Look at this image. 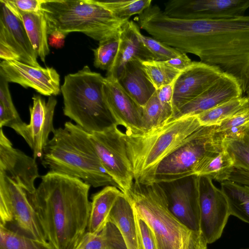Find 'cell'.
I'll use <instances>...</instances> for the list:
<instances>
[{
    "label": "cell",
    "instance_id": "6da1fadb",
    "mask_svg": "<svg viewBox=\"0 0 249 249\" xmlns=\"http://www.w3.org/2000/svg\"><path fill=\"white\" fill-rule=\"evenodd\" d=\"M151 32L157 40L198 56L242 84L249 68V15L192 19L170 17L160 11L154 18Z\"/></svg>",
    "mask_w": 249,
    "mask_h": 249
},
{
    "label": "cell",
    "instance_id": "7a4b0ae2",
    "mask_svg": "<svg viewBox=\"0 0 249 249\" xmlns=\"http://www.w3.org/2000/svg\"><path fill=\"white\" fill-rule=\"evenodd\" d=\"M33 194L26 193L47 242L53 249H75L87 230L90 185L50 171Z\"/></svg>",
    "mask_w": 249,
    "mask_h": 249
},
{
    "label": "cell",
    "instance_id": "3957f363",
    "mask_svg": "<svg viewBox=\"0 0 249 249\" xmlns=\"http://www.w3.org/2000/svg\"><path fill=\"white\" fill-rule=\"evenodd\" d=\"M46 145L42 165L50 171L79 178L93 187L118 186L103 166L87 132L68 121L55 129Z\"/></svg>",
    "mask_w": 249,
    "mask_h": 249
},
{
    "label": "cell",
    "instance_id": "277c9868",
    "mask_svg": "<svg viewBox=\"0 0 249 249\" xmlns=\"http://www.w3.org/2000/svg\"><path fill=\"white\" fill-rule=\"evenodd\" d=\"M124 193L135 214L152 231L158 249H207L208 243L201 232L187 228L169 210L161 184L134 180Z\"/></svg>",
    "mask_w": 249,
    "mask_h": 249
},
{
    "label": "cell",
    "instance_id": "5b68a950",
    "mask_svg": "<svg viewBox=\"0 0 249 249\" xmlns=\"http://www.w3.org/2000/svg\"><path fill=\"white\" fill-rule=\"evenodd\" d=\"M48 34L80 32L100 42L120 36L128 21L119 19L93 0H45Z\"/></svg>",
    "mask_w": 249,
    "mask_h": 249
},
{
    "label": "cell",
    "instance_id": "8992f818",
    "mask_svg": "<svg viewBox=\"0 0 249 249\" xmlns=\"http://www.w3.org/2000/svg\"><path fill=\"white\" fill-rule=\"evenodd\" d=\"M201 126L196 116H190L146 132L135 133L121 129L134 180L152 170Z\"/></svg>",
    "mask_w": 249,
    "mask_h": 249
},
{
    "label": "cell",
    "instance_id": "52a82bcc",
    "mask_svg": "<svg viewBox=\"0 0 249 249\" xmlns=\"http://www.w3.org/2000/svg\"><path fill=\"white\" fill-rule=\"evenodd\" d=\"M104 78L86 65L66 75L61 86L64 114L89 133L103 131L114 123L103 96Z\"/></svg>",
    "mask_w": 249,
    "mask_h": 249
},
{
    "label": "cell",
    "instance_id": "ba28073f",
    "mask_svg": "<svg viewBox=\"0 0 249 249\" xmlns=\"http://www.w3.org/2000/svg\"><path fill=\"white\" fill-rule=\"evenodd\" d=\"M224 148V142L215 136V125L201 126L152 170L136 180L162 183L193 176L204 157Z\"/></svg>",
    "mask_w": 249,
    "mask_h": 249
},
{
    "label": "cell",
    "instance_id": "9c48e42d",
    "mask_svg": "<svg viewBox=\"0 0 249 249\" xmlns=\"http://www.w3.org/2000/svg\"><path fill=\"white\" fill-rule=\"evenodd\" d=\"M0 225L30 238L47 242L26 192L2 174H0Z\"/></svg>",
    "mask_w": 249,
    "mask_h": 249
},
{
    "label": "cell",
    "instance_id": "30bf717a",
    "mask_svg": "<svg viewBox=\"0 0 249 249\" xmlns=\"http://www.w3.org/2000/svg\"><path fill=\"white\" fill-rule=\"evenodd\" d=\"M89 134L103 166L125 193L131 187L134 178L119 126L114 123L103 131Z\"/></svg>",
    "mask_w": 249,
    "mask_h": 249
},
{
    "label": "cell",
    "instance_id": "8fae6325",
    "mask_svg": "<svg viewBox=\"0 0 249 249\" xmlns=\"http://www.w3.org/2000/svg\"><path fill=\"white\" fill-rule=\"evenodd\" d=\"M200 215V231L208 244L220 238L231 215L227 198L206 176H196Z\"/></svg>",
    "mask_w": 249,
    "mask_h": 249
},
{
    "label": "cell",
    "instance_id": "7c38bea8",
    "mask_svg": "<svg viewBox=\"0 0 249 249\" xmlns=\"http://www.w3.org/2000/svg\"><path fill=\"white\" fill-rule=\"evenodd\" d=\"M248 9L249 0H170L162 11L177 18L215 19L243 16Z\"/></svg>",
    "mask_w": 249,
    "mask_h": 249
},
{
    "label": "cell",
    "instance_id": "4fadbf2b",
    "mask_svg": "<svg viewBox=\"0 0 249 249\" xmlns=\"http://www.w3.org/2000/svg\"><path fill=\"white\" fill-rule=\"evenodd\" d=\"M32 99L33 105L29 107V124L24 123L15 131L26 141L36 160L41 158L50 140L49 136L55 129L53 119L57 100L54 96H51L46 102L38 95H34Z\"/></svg>",
    "mask_w": 249,
    "mask_h": 249
},
{
    "label": "cell",
    "instance_id": "5bb4252c",
    "mask_svg": "<svg viewBox=\"0 0 249 249\" xmlns=\"http://www.w3.org/2000/svg\"><path fill=\"white\" fill-rule=\"evenodd\" d=\"M0 75L8 82L31 88L45 96H56L61 92L60 75L53 67H36L18 61L3 60Z\"/></svg>",
    "mask_w": 249,
    "mask_h": 249
},
{
    "label": "cell",
    "instance_id": "9a60e30c",
    "mask_svg": "<svg viewBox=\"0 0 249 249\" xmlns=\"http://www.w3.org/2000/svg\"><path fill=\"white\" fill-rule=\"evenodd\" d=\"M0 44L16 52L21 62L41 67L20 13L11 0H0Z\"/></svg>",
    "mask_w": 249,
    "mask_h": 249
},
{
    "label": "cell",
    "instance_id": "2e32d148",
    "mask_svg": "<svg viewBox=\"0 0 249 249\" xmlns=\"http://www.w3.org/2000/svg\"><path fill=\"white\" fill-rule=\"evenodd\" d=\"M160 184L164 188L172 214L190 230L200 231L196 176Z\"/></svg>",
    "mask_w": 249,
    "mask_h": 249
},
{
    "label": "cell",
    "instance_id": "e0dca14e",
    "mask_svg": "<svg viewBox=\"0 0 249 249\" xmlns=\"http://www.w3.org/2000/svg\"><path fill=\"white\" fill-rule=\"evenodd\" d=\"M0 174L30 194L35 192V182L40 177L36 159L14 148L2 128L0 132Z\"/></svg>",
    "mask_w": 249,
    "mask_h": 249
},
{
    "label": "cell",
    "instance_id": "ac0fdd59",
    "mask_svg": "<svg viewBox=\"0 0 249 249\" xmlns=\"http://www.w3.org/2000/svg\"><path fill=\"white\" fill-rule=\"evenodd\" d=\"M224 73L215 66L201 61H193L190 66L180 72L176 80L173 115L182 106L205 91Z\"/></svg>",
    "mask_w": 249,
    "mask_h": 249
},
{
    "label": "cell",
    "instance_id": "d6986e66",
    "mask_svg": "<svg viewBox=\"0 0 249 249\" xmlns=\"http://www.w3.org/2000/svg\"><path fill=\"white\" fill-rule=\"evenodd\" d=\"M102 90L114 123L135 133L143 132L142 107L127 94L118 80L105 77Z\"/></svg>",
    "mask_w": 249,
    "mask_h": 249
},
{
    "label": "cell",
    "instance_id": "ffe728a7",
    "mask_svg": "<svg viewBox=\"0 0 249 249\" xmlns=\"http://www.w3.org/2000/svg\"><path fill=\"white\" fill-rule=\"evenodd\" d=\"M243 93L239 80L224 72L205 91L180 107L167 123L196 116L224 102L242 97Z\"/></svg>",
    "mask_w": 249,
    "mask_h": 249
},
{
    "label": "cell",
    "instance_id": "44dd1931",
    "mask_svg": "<svg viewBox=\"0 0 249 249\" xmlns=\"http://www.w3.org/2000/svg\"><path fill=\"white\" fill-rule=\"evenodd\" d=\"M133 21H128L120 35V44L118 54L106 77L117 79L122 72L125 65L134 60H154L136 33Z\"/></svg>",
    "mask_w": 249,
    "mask_h": 249
},
{
    "label": "cell",
    "instance_id": "7402d4cb",
    "mask_svg": "<svg viewBox=\"0 0 249 249\" xmlns=\"http://www.w3.org/2000/svg\"><path fill=\"white\" fill-rule=\"evenodd\" d=\"M117 80L127 94L142 107L156 91L140 60L128 63Z\"/></svg>",
    "mask_w": 249,
    "mask_h": 249
},
{
    "label": "cell",
    "instance_id": "603a6c76",
    "mask_svg": "<svg viewBox=\"0 0 249 249\" xmlns=\"http://www.w3.org/2000/svg\"><path fill=\"white\" fill-rule=\"evenodd\" d=\"M108 221L113 223L118 228L127 249H142L134 212L124 193L117 199L110 213Z\"/></svg>",
    "mask_w": 249,
    "mask_h": 249
},
{
    "label": "cell",
    "instance_id": "cb8c5ba5",
    "mask_svg": "<svg viewBox=\"0 0 249 249\" xmlns=\"http://www.w3.org/2000/svg\"><path fill=\"white\" fill-rule=\"evenodd\" d=\"M123 193L116 186H107L92 196L87 231L97 234L103 230L114 204Z\"/></svg>",
    "mask_w": 249,
    "mask_h": 249
},
{
    "label": "cell",
    "instance_id": "d4e9b609",
    "mask_svg": "<svg viewBox=\"0 0 249 249\" xmlns=\"http://www.w3.org/2000/svg\"><path fill=\"white\" fill-rule=\"evenodd\" d=\"M30 41L38 56L45 62L50 53L46 18L43 11L28 13L18 11Z\"/></svg>",
    "mask_w": 249,
    "mask_h": 249
},
{
    "label": "cell",
    "instance_id": "484cf974",
    "mask_svg": "<svg viewBox=\"0 0 249 249\" xmlns=\"http://www.w3.org/2000/svg\"><path fill=\"white\" fill-rule=\"evenodd\" d=\"M234 168L233 160L224 148L204 157L196 165L194 175L206 176L221 183L229 179Z\"/></svg>",
    "mask_w": 249,
    "mask_h": 249
},
{
    "label": "cell",
    "instance_id": "4316f807",
    "mask_svg": "<svg viewBox=\"0 0 249 249\" xmlns=\"http://www.w3.org/2000/svg\"><path fill=\"white\" fill-rule=\"evenodd\" d=\"M75 249H127L118 228L108 221L99 233L86 231Z\"/></svg>",
    "mask_w": 249,
    "mask_h": 249
},
{
    "label": "cell",
    "instance_id": "83f0119b",
    "mask_svg": "<svg viewBox=\"0 0 249 249\" xmlns=\"http://www.w3.org/2000/svg\"><path fill=\"white\" fill-rule=\"evenodd\" d=\"M229 205L230 214L249 224V186L230 180L220 183Z\"/></svg>",
    "mask_w": 249,
    "mask_h": 249
},
{
    "label": "cell",
    "instance_id": "f1b7e54d",
    "mask_svg": "<svg viewBox=\"0 0 249 249\" xmlns=\"http://www.w3.org/2000/svg\"><path fill=\"white\" fill-rule=\"evenodd\" d=\"M248 107L246 96H242L224 102L196 116L201 126L217 125Z\"/></svg>",
    "mask_w": 249,
    "mask_h": 249
},
{
    "label": "cell",
    "instance_id": "f546056e",
    "mask_svg": "<svg viewBox=\"0 0 249 249\" xmlns=\"http://www.w3.org/2000/svg\"><path fill=\"white\" fill-rule=\"evenodd\" d=\"M116 18L124 21L135 15L141 14L151 5L152 0H93Z\"/></svg>",
    "mask_w": 249,
    "mask_h": 249
},
{
    "label": "cell",
    "instance_id": "4dcf8cb0",
    "mask_svg": "<svg viewBox=\"0 0 249 249\" xmlns=\"http://www.w3.org/2000/svg\"><path fill=\"white\" fill-rule=\"evenodd\" d=\"M0 249H53L48 242L30 238L0 225Z\"/></svg>",
    "mask_w": 249,
    "mask_h": 249
},
{
    "label": "cell",
    "instance_id": "1f68e13d",
    "mask_svg": "<svg viewBox=\"0 0 249 249\" xmlns=\"http://www.w3.org/2000/svg\"><path fill=\"white\" fill-rule=\"evenodd\" d=\"M141 62L142 68L156 90L173 82L181 72L166 61L149 60Z\"/></svg>",
    "mask_w": 249,
    "mask_h": 249
},
{
    "label": "cell",
    "instance_id": "d6a6232c",
    "mask_svg": "<svg viewBox=\"0 0 249 249\" xmlns=\"http://www.w3.org/2000/svg\"><path fill=\"white\" fill-rule=\"evenodd\" d=\"M249 126V108L215 125V136L223 142L239 136Z\"/></svg>",
    "mask_w": 249,
    "mask_h": 249
},
{
    "label": "cell",
    "instance_id": "836d02e7",
    "mask_svg": "<svg viewBox=\"0 0 249 249\" xmlns=\"http://www.w3.org/2000/svg\"><path fill=\"white\" fill-rule=\"evenodd\" d=\"M172 114L167 111L159 101L156 91L142 107V128L146 132L166 123Z\"/></svg>",
    "mask_w": 249,
    "mask_h": 249
},
{
    "label": "cell",
    "instance_id": "e575fe53",
    "mask_svg": "<svg viewBox=\"0 0 249 249\" xmlns=\"http://www.w3.org/2000/svg\"><path fill=\"white\" fill-rule=\"evenodd\" d=\"M234 167L249 171V126L238 137L224 142Z\"/></svg>",
    "mask_w": 249,
    "mask_h": 249
},
{
    "label": "cell",
    "instance_id": "d590c367",
    "mask_svg": "<svg viewBox=\"0 0 249 249\" xmlns=\"http://www.w3.org/2000/svg\"><path fill=\"white\" fill-rule=\"evenodd\" d=\"M120 36L99 42L94 49V66L103 70L108 71L118 54L120 44Z\"/></svg>",
    "mask_w": 249,
    "mask_h": 249
},
{
    "label": "cell",
    "instance_id": "8d00e7d4",
    "mask_svg": "<svg viewBox=\"0 0 249 249\" xmlns=\"http://www.w3.org/2000/svg\"><path fill=\"white\" fill-rule=\"evenodd\" d=\"M133 25L140 40L152 55L155 60L166 61L182 53L178 50L153 37L144 36L141 33L140 27L134 22Z\"/></svg>",
    "mask_w": 249,
    "mask_h": 249
},
{
    "label": "cell",
    "instance_id": "74e56055",
    "mask_svg": "<svg viewBox=\"0 0 249 249\" xmlns=\"http://www.w3.org/2000/svg\"><path fill=\"white\" fill-rule=\"evenodd\" d=\"M135 218L142 249H158L154 235L150 228L135 214Z\"/></svg>",
    "mask_w": 249,
    "mask_h": 249
},
{
    "label": "cell",
    "instance_id": "f35d334b",
    "mask_svg": "<svg viewBox=\"0 0 249 249\" xmlns=\"http://www.w3.org/2000/svg\"><path fill=\"white\" fill-rule=\"evenodd\" d=\"M0 104H1L7 111L18 119H21L14 105L9 91L8 82L0 75Z\"/></svg>",
    "mask_w": 249,
    "mask_h": 249
},
{
    "label": "cell",
    "instance_id": "ab89813d",
    "mask_svg": "<svg viewBox=\"0 0 249 249\" xmlns=\"http://www.w3.org/2000/svg\"><path fill=\"white\" fill-rule=\"evenodd\" d=\"M176 79L173 82L156 90V93L160 103L167 111L172 114V116L173 114V98Z\"/></svg>",
    "mask_w": 249,
    "mask_h": 249
},
{
    "label": "cell",
    "instance_id": "60d3db41",
    "mask_svg": "<svg viewBox=\"0 0 249 249\" xmlns=\"http://www.w3.org/2000/svg\"><path fill=\"white\" fill-rule=\"evenodd\" d=\"M45 0H11L17 9L24 13H38L42 11Z\"/></svg>",
    "mask_w": 249,
    "mask_h": 249
},
{
    "label": "cell",
    "instance_id": "b9f144b4",
    "mask_svg": "<svg viewBox=\"0 0 249 249\" xmlns=\"http://www.w3.org/2000/svg\"><path fill=\"white\" fill-rule=\"evenodd\" d=\"M166 62L172 67L181 71L186 69L193 63V61L186 53H184Z\"/></svg>",
    "mask_w": 249,
    "mask_h": 249
},
{
    "label": "cell",
    "instance_id": "7bdbcfd3",
    "mask_svg": "<svg viewBox=\"0 0 249 249\" xmlns=\"http://www.w3.org/2000/svg\"><path fill=\"white\" fill-rule=\"evenodd\" d=\"M228 180L249 186V171L234 167Z\"/></svg>",
    "mask_w": 249,
    "mask_h": 249
},
{
    "label": "cell",
    "instance_id": "ee69618b",
    "mask_svg": "<svg viewBox=\"0 0 249 249\" xmlns=\"http://www.w3.org/2000/svg\"><path fill=\"white\" fill-rule=\"evenodd\" d=\"M67 35L59 31L52 32L48 36V44L52 47L61 48L64 44Z\"/></svg>",
    "mask_w": 249,
    "mask_h": 249
},
{
    "label": "cell",
    "instance_id": "f6af8a7d",
    "mask_svg": "<svg viewBox=\"0 0 249 249\" xmlns=\"http://www.w3.org/2000/svg\"><path fill=\"white\" fill-rule=\"evenodd\" d=\"M0 58L5 61L21 62L20 56L16 52L2 44H0Z\"/></svg>",
    "mask_w": 249,
    "mask_h": 249
},
{
    "label": "cell",
    "instance_id": "bcb514c9",
    "mask_svg": "<svg viewBox=\"0 0 249 249\" xmlns=\"http://www.w3.org/2000/svg\"><path fill=\"white\" fill-rule=\"evenodd\" d=\"M243 93L249 92V68L246 71L241 84Z\"/></svg>",
    "mask_w": 249,
    "mask_h": 249
},
{
    "label": "cell",
    "instance_id": "7dc6e473",
    "mask_svg": "<svg viewBox=\"0 0 249 249\" xmlns=\"http://www.w3.org/2000/svg\"><path fill=\"white\" fill-rule=\"evenodd\" d=\"M246 94H247L246 97H247L248 101V107L249 108V92L247 93Z\"/></svg>",
    "mask_w": 249,
    "mask_h": 249
},
{
    "label": "cell",
    "instance_id": "c3c4849f",
    "mask_svg": "<svg viewBox=\"0 0 249 249\" xmlns=\"http://www.w3.org/2000/svg\"></svg>",
    "mask_w": 249,
    "mask_h": 249
}]
</instances>
